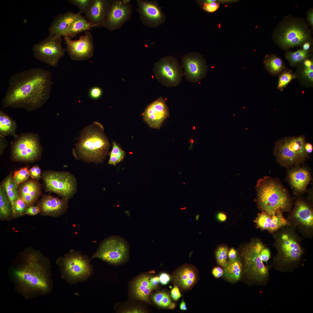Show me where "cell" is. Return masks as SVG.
<instances>
[{"label": "cell", "mask_w": 313, "mask_h": 313, "mask_svg": "<svg viewBox=\"0 0 313 313\" xmlns=\"http://www.w3.org/2000/svg\"><path fill=\"white\" fill-rule=\"evenodd\" d=\"M223 270L225 277L231 282H235L241 278L243 266L240 260L236 258L232 261H228L227 265L224 267Z\"/></svg>", "instance_id": "obj_31"}, {"label": "cell", "mask_w": 313, "mask_h": 313, "mask_svg": "<svg viewBox=\"0 0 313 313\" xmlns=\"http://www.w3.org/2000/svg\"><path fill=\"white\" fill-rule=\"evenodd\" d=\"M153 72L159 82L168 87L179 85L184 75L178 61L171 56L165 57L159 60L155 64Z\"/></svg>", "instance_id": "obj_13"}, {"label": "cell", "mask_w": 313, "mask_h": 313, "mask_svg": "<svg viewBox=\"0 0 313 313\" xmlns=\"http://www.w3.org/2000/svg\"><path fill=\"white\" fill-rule=\"evenodd\" d=\"M41 179L46 192L55 193L62 198L69 199L77 191L76 179L69 172L46 170L41 172Z\"/></svg>", "instance_id": "obj_9"}, {"label": "cell", "mask_w": 313, "mask_h": 313, "mask_svg": "<svg viewBox=\"0 0 313 313\" xmlns=\"http://www.w3.org/2000/svg\"><path fill=\"white\" fill-rule=\"evenodd\" d=\"M307 19L308 22L311 26L313 27V12L311 10L309 11L307 14Z\"/></svg>", "instance_id": "obj_56"}, {"label": "cell", "mask_w": 313, "mask_h": 313, "mask_svg": "<svg viewBox=\"0 0 313 313\" xmlns=\"http://www.w3.org/2000/svg\"><path fill=\"white\" fill-rule=\"evenodd\" d=\"M228 249L225 246H222L219 247L216 250V259L218 264L225 267L228 264Z\"/></svg>", "instance_id": "obj_41"}, {"label": "cell", "mask_w": 313, "mask_h": 313, "mask_svg": "<svg viewBox=\"0 0 313 313\" xmlns=\"http://www.w3.org/2000/svg\"><path fill=\"white\" fill-rule=\"evenodd\" d=\"M137 10L143 24L153 27L162 23L164 19V16L161 8L155 1L137 0Z\"/></svg>", "instance_id": "obj_20"}, {"label": "cell", "mask_w": 313, "mask_h": 313, "mask_svg": "<svg viewBox=\"0 0 313 313\" xmlns=\"http://www.w3.org/2000/svg\"><path fill=\"white\" fill-rule=\"evenodd\" d=\"M81 14L79 12L74 13L69 11L58 15L48 28L49 34L64 37L71 24Z\"/></svg>", "instance_id": "obj_23"}, {"label": "cell", "mask_w": 313, "mask_h": 313, "mask_svg": "<svg viewBox=\"0 0 313 313\" xmlns=\"http://www.w3.org/2000/svg\"><path fill=\"white\" fill-rule=\"evenodd\" d=\"M288 178L293 189L301 192L305 190L310 182L311 176L309 171L305 168L297 167L290 171Z\"/></svg>", "instance_id": "obj_26"}, {"label": "cell", "mask_w": 313, "mask_h": 313, "mask_svg": "<svg viewBox=\"0 0 313 313\" xmlns=\"http://www.w3.org/2000/svg\"><path fill=\"white\" fill-rule=\"evenodd\" d=\"M173 279L182 289L188 290L193 286L197 279L196 272L192 266L184 265L179 268L173 275Z\"/></svg>", "instance_id": "obj_25"}, {"label": "cell", "mask_w": 313, "mask_h": 313, "mask_svg": "<svg viewBox=\"0 0 313 313\" xmlns=\"http://www.w3.org/2000/svg\"><path fill=\"white\" fill-rule=\"evenodd\" d=\"M277 36L278 43L285 48L301 46L307 41L310 37L305 26L296 21L285 23Z\"/></svg>", "instance_id": "obj_14"}, {"label": "cell", "mask_w": 313, "mask_h": 313, "mask_svg": "<svg viewBox=\"0 0 313 313\" xmlns=\"http://www.w3.org/2000/svg\"><path fill=\"white\" fill-rule=\"evenodd\" d=\"M68 203V199H59L50 194H44L37 205L39 207L40 215L57 217L66 212Z\"/></svg>", "instance_id": "obj_19"}, {"label": "cell", "mask_w": 313, "mask_h": 313, "mask_svg": "<svg viewBox=\"0 0 313 313\" xmlns=\"http://www.w3.org/2000/svg\"><path fill=\"white\" fill-rule=\"evenodd\" d=\"M295 75L290 72H285L280 76L277 88L282 90L284 88L291 80L295 78Z\"/></svg>", "instance_id": "obj_42"}, {"label": "cell", "mask_w": 313, "mask_h": 313, "mask_svg": "<svg viewBox=\"0 0 313 313\" xmlns=\"http://www.w3.org/2000/svg\"><path fill=\"white\" fill-rule=\"evenodd\" d=\"M125 313H143V311L139 309H132L129 310H127L125 311Z\"/></svg>", "instance_id": "obj_58"}, {"label": "cell", "mask_w": 313, "mask_h": 313, "mask_svg": "<svg viewBox=\"0 0 313 313\" xmlns=\"http://www.w3.org/2000/svg\"><path fill=\"white\" fill-rule=\"evenodd\" d=\"M40 212V209L38 206L34 204L27 207L26 214V215L32 216L39 214Z\"/></svg>", "instance_id": "obj_48"}, {"label": "cell", "mask_w": 313, "mask_h": 313, "mask_svg": "<svg viewBox=\"0 0 313 313\" xmlns=\"http://www.w3.org/2000/svg\"><path fill=\"white\" fill-rule=\"evenodd\" d=\"M90 259L80 252L70 250L56 260L61 277L70 283L85 281L92 275Z\"/></svg>", "instance_id": "obj_6"}, {"label": "cell", "mask_w": 313, "mask_h": 313, "mask_svg": "<svg viewBox=\"0 0 313 313\" xmlns=\"http://www.w3.org/2000/svg\"><path fill=\"white\" fill-rule=\"evenodd\" d=\"M257 227L262 230H267L273 233L288 224L282 212L279 211L275 214L270 215L262 212L259 213L254 221Z\"/></svg>", "instance_id": "obj_21"}, {"label": "cell", "mask_w": 313, "mask_h": 313, "mask_svg": "<svg viewBox=\"0 0 313 313\" xmlns=\"http://www.w3.org/2000/svg\"><path fill=\"white\" fill-rule=\"evenodd\" d=\"M8 273L15 291L26 300L46 296L52 291L50 260L32 247L18 253L8 267Z\"/></svg>", "instance_id": "obj_1"}, {"label": "cell", "mask_w": 313, "mask_h": 313, "mask_svg": "<svg viewBox=\"0 0 313 313\" xmlns=\"http://www.w3.org/2000/svg\"><path fill=\"white\" fill-rule=\"evenodd\" d=\"M171 296L175 301H177L181 296L179 289L177 285H175L171 291Z\"/></svg>", "instance_id": "obj_49"}, {"label": "cell", "mask_w": 313, "mask_h": 313, "mask_svg": "<svg viewBox=\"0 0 313 313\" xmlns=\"http://www.w3.org/2000/svg\"><path fill=\"white\" fill-rule=\"evenodd\" d=\"M310 43L308 42H305L303 44V50L305 51H307L310 47Z\"/></svg>", "instance_id": "obj_59"}, {"label": "cell", "mask_w": 313, "mask_h": 313, "mask_svg": "<svg viewBox=\"0 0 313 313\" xmlns=\"http://www.w3.org/2000/svg\"><path fill=\"white\" fill-rule=\"evenodd\" d=\"M85 33L84 35L79 36L77 40H73L69 37H64L65 51L73 60H85L93 56L94 46L92 36L88 30Z\"/></svg>", "instance_id": "obj_16"}, {"label": "cell", "mask_w": 313, "mask_h": 313, "mask_svg": "<svg viewBox=\"0 0 313 313\" xmlns=\"http://www.w3.org/2000/svg\"><path fill=\"white\" fill-rule=\"evenodd\" d=\"M128 244L122 237L112 236L104 240L92 258H97L112 264H118L127 258Z\"/></svg>", "instance_id": "obj_12"}, {"label": "cell", "mask_w": 313, "mask_h": 313, "mask_svg": "<svg viewBox=\"0 0 313 313\" xmlns=\"http://www.w3.org/2000/svg\"><path fill=\"white\" fill-rule=\"evenodd\" d=\"M256 201L259 209L272 215L277 212L288 211L291 206L288 193L279 181L265 176L260 179L256 187Z\"/></svg>", "instance_id": "obj_4"}, {"label": "cell", "mask_w": 313, "mask_h": 313, "mask_svg": "<svg viewBox=\"0 0 313 313\" xmlns=\"http://www.w3.org/2000/svg\"><path fill=\"white\" fill-rule=\"evenodd\" d=\"M110 1L93 0L85 18L94 28L102 26Z\"/></svg>", "instance_id": "obj_24"}, {"label": "cell", "mask_w": 313, "mask_h": 313, "mask_svg": "<svg viewBox=\"0 0 313 313\" xmlns=\"http://www.w3.org/2000/svg\"><path fill=\"white\" fill-rule=\"evenodd\" d=\"M271 253L270 249L265 246L260 252V256L263 262L267 263V261L270 258Z\"/></svg>", "instance_id": "obj_47"}, {"label": "cell", "mask_w": 313, "mask_h": 313, "mask_svg": "<svg viewBox=\"0 0 313 313\" xmlns=\"http://www.w3.org/2000/svg\"><path fill=\"white\" fill-rule=\"evenodd\" d=\"M159 279L160 283L162 285H165L169 282L170 277L168 274L163 273L160 274Z\"/></svg>", "instance_id": "obj_50"}, {"label": "cell", "mask_w": 313, "mask_h": 313, "mask_svg": "<svg viewBox=\"0 0 313 313\" xmlns=\"http://www.w3.org/2000/svg\"><path fill=\"white\" fill-rule=\"evenodd\" d=\"M18 194L28 207L34 205L42 196L41 184L38 180L29 179L18 185Z\"/></svg>", "instance_id": "obj_22"}, {"label": "cell", "mask_w": 313, "mask_h": 313, "mask_svg": "<svg viewBox=\"0 0 313 313\" xmlns=\"http://www.w3.org/2000/svg\"><path fill=\"white\" fill-rule=\"evenodd\" d=\"M48 70L34 68L14 74L2 103L4 107L21 108L31 112L41 107L48 99L53 83Z\"/></svg>", "instance_id": "obj_2"}, {"label": "cell", "mask_w": 313, "mask_h": 313, "mask_svg": "<svg viewBox=\"0 0 313 313\" xmlns=\"http://www.w3.org/2000/svg\"><path fill=\"white\" fill-rule=\"evenodd\" d=\"M28 167H24L14 172L13 176L14 181L18 185L29 179Z\"/></svg>", "instance_id": "obj_39"}, {"label": "cell", "mask_w": 313, "mask_h": 313, "mask_svg": "<svg viewBox=\"0 0 313 313\" xmlns=\"http://www.w3.org/2000/svg\"><path fill=\"white\" fill-rule=\"evenodd\" d=\"M12 208L11 202L3 187L0 185V220L10 221L12 219Z\"/></svg>", "instance_id": "obj_33"}, {"label": "cell", "mask_w": 313, "mask_h": 313, "mask_svg": "<svg viewBox=\"0 0 313 313\" xmlns=\"http://www.w3.org/2000/svg\"><path fill=\"white\" fill-rule=\"evenodd\" d=\"M180 309L182 310H187L186 305L185 302L182 300L180 306Z\"/></svg>", "instance_id": "obj_60"}, {"label": "cell", "mask_w": 313, "mask_h": 313, "mask_svg": "<svg viewBox=\"0 0 313 313\" xmlns=\"http://www.w3.org/2000/svg\"><path fill=\"white\" fill-rule=\"evenodd\" d=\"M0 185L4 188L12 207L14 202L19 197L18 185L14 181L12 171L1 182Z\"/></svg>", "instance_id": "obj_32"}, {"label": "cell", "mask_w": 313, "mask_h": 313, "mask_svg": "<svg viewBox=\"0 0 313 313\" xmlns=\"http://www.w3.org/2000/svg\"><path fill=\"white\" fill-rule=\"evenodd\" d=\"M306 142L305 137L303 135L286 137L277 141L273 150L277 161L285 167L303 162L309 155L305 150Z\"/></svg>", "instance_id": "obj_7"}, {"label": "cell", "mask_w": 313, "mask_h": 313, "mask_svg": "<svg viewBox=\"0 0 313 313\" xmlns=\"http://www.w3.org/2000/svg\"><path fill=\"white\" fill-rule=\"evenodd\" d=\"M102 91L101 89L97 86L92 88L89 90V97L93 99H97L99 98L101 96Z\"/></svg>", "instance_id": "obj_45"}, {"label": "cell", "mask_w": 313, "mask_h": 313, "mask_svg": "<svg viewBox=\"0 0 313 313\" xmlns=\"http://www.w3.org/2000/svg\"><path fill=\"white\" fill-rule=\"evenodd\" d=\"M149 277L142 275L137 278L133 285V291L134 296L138 299L148 301L149 296L155 289L151 284Z\"/></svg>", "instance_id": "obj_28"}, {"label": "cell", "mask_w": 313, "mask_h": 313, "mask_svg": "<svg viewBox=\"0 0 313 313\" xmlns=\"http://www.w3.org/2000/svg\"><path fill=\"white\" fill-rule=\"evenodd\" d=\"M141 115L150 127L159 129L170 112L165 100L160 97L149 104Z\"/></svg>", "instance_id": "obj_18"}, {"label": "cell", "mask_w": 313, "mask_h": 313, "mask_svg": "<svg viewBox=\"0 0 313 313\" xmlns=\"http://www.w3.org/2000/svg\"><path fill=\"white\" fill-rule=\"evenodd\" d=\"M29 172L32 179L39 180L41 178V170L37 165L33 166L29 170Z\"/></svg>", "instance_id": "obj_44"}, {"label": "cell", "mask_w": 313, "mask_h": 313, "mask_svg": "<svg viewBox=\"0 0 313 313\" xmlns=\"http://www.w3.org/2000/svg\"><path fill=\"white\" fill-rule=\"evenodd\" d=\"M182 67L186 79L193 83L199 82L206 75L208 67L203 57L197 52H192L184 56Z\"/></svg>", "instance_id": "obj_17"}, {"label": "cell", "mask_w": 313, "mask_h": 313, "mask_svg": "<svg viewBox=\"0 0 313 313\" xmlns=\"http://www.w3.org/2000/svg\"><path fill=\"white\" fill-rule=\"evenodd\" d=\"M308 55L307 51L300 50L294 52L287 53L286 55V57L291 65H294L305 59Z\"/></svg>", "instance_id": "obj_38"}, {"label": "cell", "mask_w": 313, "mask_h": 313, "mask_svg": "<svg viewBox=\"0 0 313 313\" xmlns=\"http://www.w3.org/2000/svg\"><path fill=\"white\" fill-rule=\"evenodd\" d=\"M202 8L205 11L208 12H215L219 8V3L216 0H206L203 1Z\"/></svg>", "instance_id": "obj_43"}, {"label": "cell", "mask_w": 313, "mask_h": 313, "mask_svg": "<svg viewBox=\"0 0 313 313\" xmlns=\"http://www.w3.org/2000/svg\"><path fill=\"white\" fill-rule=\"evenodd\" d=\"M237 252L234 248H232L228 252V257L229 259V262L233 261L237 258Z\"/></svg>", "instance_id": "obj_52"}, {"label": "cell", "mask_w": 313, "mask_h": 313, "mask_svg": "<svg viewBox=\"0 0 313 313\" xmlns=\"http://www.w3.org/2000/svg\"><path fill=\"white\" fill-rule=\"evenodd\" d=\"M305 150L308 154L312 153L313 149V145L309 142H306L305 145Z\"/></svg>", "instance_id": "obj_55"}, {"label": "cell", "mask_w": 313, "mask_h": 313, "mask_svg": "<svg viewBox=\"0 0 313 313\" xmlns=\"http://www.w3.org/2000/svg\"><path fill=\"white\" fill-rule=\"evenodd\" d=\"M218 220L221 221H225L227 219L226 215L223 213L219 212L217 215Z\"/></svg>", "instance_id": "obj_57"}, {"label": "cell", "mask_w": 313, "mask_h": 313, "mask_svg": "<svg viewBox=\"0 0 313 313\" xmlns=\"http://www.w3.org/2000/svg\"><path fill=\"white\" fill-rule=\"evenodd\" d=\"M152 298L154 302L160 307L172 309L176 307L175 303L171 302L169 295L164 292L154 294Z\"/></svg>", "instance_id": "obj_35"}, {"label": "cell", "mask_w": 313, "mask_h": 313, "mask_svg": "<svg viewBox=\"0 0 313 313\" xmlns=\"http://www.w3.org/2000/svg\"><path fill=\"white\" fill-rule=\"evenodd\" d=\"M62 41L61 36L49 34L33 46L34 57L50 66H56L59 59L64 56L65 51L62 47Z\"/></svg>", "instance_id": "obj_11"}, {"label": "cell", "mask_w": 313, "mask_h": 313, "mask_svg": "<svg viewBox=\"0 0 313 313\" xmlns=\"http://www.w3.org/2000/svg\"><path fill=\"white\" fill-rule=\"evenodd\" d=\"M17 124L16 121L2 110L0 111V137L5 138L9 135L14 138L17 135L16 133Z\"/></svg>", "instance_id": "obj_29"}, {"label": "cell", "mask_w": 313, "mask_h": 313, "mask_svg": "<svg viewBox=\"0 0 313 313\" xmlns=\"http://www.w3.org/2000/svg\"><path fill=\"white\" fill-rule=\"evenodd\" d=\"M223 270L221 267H218L214 268L212 271L213 275L216 278L221 277L223 275Z\"/></svg>", "instance_id": "obj_51"}, {"label": "cell", "mask_w": 313, "mask_h": 313, "mask_svg": "<svg viewBox=\"0 0 313 313\" xmlns=\"http://www.w3.org/2000/svg\"><path fill=\"white\" fill-rule=\"evenodd\" d=\"M265 246L256 240L251 242L242 249L241 252L245 272L252 279L265 283L269 279V270L271 266H265L260 256V252Z\"/></svg>", "instance_id": "obj_10"}, {"label": "cell", "mask_w": 313, "mask_h": 313, "mask_svg": "<svg viewBox=\"0 0 313 313\" xmlns=\"http://www.w3.org/2000/svg\"><path fill=\"white\" fill-rule=\"evenodd\" d=\"M275 237L277 254L274 267L281 272L293 271L298 267L304 253L298 238L290 230L282 231Z\"/></svg>", "instance_id": "obj_5"}, {"label": "cell", "mask_w": 313, "mask_h": 313, "mask_svg": "<svg viewBox=\"0 0 313 313\" xmlns=\"http://www.w3.org/2000/svg\"><path fill=\"white\" fill-rule=\"evenodd\" d=\"M264 64L266 68L273 74L278 73L284 68L281 59L274 55L266 57L265 59Z\"/></svg>", "instance_id": "obj_34"}, {"label": "cell", "mask_w": 313, "mask_h": 313, "mask_svg": "<svg viewBox=\"0 0 313 313\" xmlns=\"http://www.w3.org/2000/svg\"><path fill=\"white\" fill-rule=\"evenodd\" d=\"M99 123L95 122L81 132L78 142L73 150L78 159L95 163L102 162L108 155L110 143Z\"/></svg>", "instance_id": "obj_3"}, {"label": "cell", "mask_w": 313, "mask_h": 313, "mask_svg": "<svg viewBox=\"0 0 313 313\" xmlns=\"http://www.w3.org/2000/svg\"><path fill=\"white\" fill-rule=\"evenodd\" d=\"M128 0H111L102 26L110 31L121 28L130 19L132 8Z\"/></svg>", "instance_id": "obj_15"}, {"label": "cell", "mask_w": 313, "mask_h": 313, "mask_svg": "<svg viewBox=\"0 0 313 313\" xmlns=\"http://www.w3.org/2000/svg\"><path fill=\"white\" fill-rule=\"evenodd\" d=\"M43 151L37 134L22 133L10 143V158L14 162L32 163L40 160Z\"/></svg>", "instance_id": "obj_8"}, {"label": "cell", "mask_w": 313, "mask_h": 313, "mask_svg": "<svg viewBox=\"0 0 313 313\" xmlns=\"http://www.w3.org/2000/svg\"><path fill=\"white\" fill-rule=\"evenodd\" d=\"M303 74V76L311 82L313 81V64L308 67H305Z\"/></svg>", "instance_id": "obj_46"}, {"label": "cell", "mask_w": 313, "mask_h": 313, "mask_svg": "<svg viewBox=\"0 0 313 313\" xmlns=\"http://www.w3.org/2000/svg\"><path fill=\"white\" fill-rule=\"evenodd\" d=\"M92 28H94V26L81 14L71 24L64 37L72 38L80 32L88 31Z\"/></svg>", "instance_id": "obj_30"}, {"label": "cell", "mask_w": 313, "mask_h": 313, "mask_svg": "<svg viewBox=\"0 0 313 313\" xmlns=\"http://www.w3.org/2000/svg\"><path fill=\"white\" fill-rule=\"evenodd\" d=\"M68 2L70 4L74 5L79 9L81 13H83L85 15L90 9L93 0H69Z\"/></svg>", "instance_id": "obj_40"}, {"label": "cell", "mask_w": 313, "mask_h": 313, "mask_svg": "<svg viewBox=\"0 0 313 313\" xmlns=\"http://www.w3.org/2000/svg\"><path fill=\"white\" fill-rule=\"evenodd\" d=\"M125 153L115 142L113 143V146L110 153L108 163L116 165L117 163L122 161L125 156Z\"/></svg>", "instance_id": "obj_36"}, {"label": "cell", "mask_w": 313, "mask_h": 313, "mask_svg": "<svg viewBox=\"0 0 313 313\" xmlns=\"http://www.w3.org/2000/svg\"><path fill=\"white\" fill-rule=\"evenodd\" d=\"M292 216L299 224L307 228L313 225V213L310 207L305 202L297 201L292 213Z\"/></svg>", "instance_id": "obj_27"}, {"label": "cell", "mask_w": 313, "mask_h": 313, "mask_svg": "<svg viewBox=\"0 0 313 313\" xmlns=\"http://www.w3.org/2000/svg\"><path fill=\"white\" fill-rule=\"evenodd\" d=\"M0 155L3 154L4 150L8 146V143L4 137H0Z\"/></svg>", "instance_id": "obj_53"}, {"label": "cell", "mask_w": 313, "mask_h": 313, "mask_svg": "<svg viewBox=\"0 0 313 313\" xmlns=\"http://www.w3.org/2000/svg\"><path fill=\"white\" fill-rule=\"evenodd\" d=\"M150 281L151 284L155 288L160 282L159 277L157 276L150 278Z\"/></svg>", "instance_id": "obj_54"}, {"label": "cell", "mask_w": 313, "mask_h": 313, "mask_svg": "<svg viewBox=\"0 0 313 313\" xmlns=\"http://www.w3.org/2000/svg\"><path fill=\"white\" fill-rule=\"evenodd\" d=\"M28 206L24 201L19 198L14 203L12 208V219H17L26 215Z\"/></svg>", "instance_id": "obj_37"}]
</instances>
